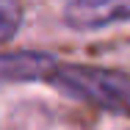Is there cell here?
Listing matches in <instances>:
<instances>
[{
    "label": "cell",
    "mask_w": 130,
    "mask_h": 130,
    "mask_svg": "<svg viewBox=\"0 0 130 130\" xmlns=\"http://www.w3.org/2000/svg\"><path fill=\"white\" fill-rule=\"evenodd\" d=\"M50 83L75 97L80 103H89L100 111L130 116V75L119 69H105L91 64H61L55 67Z\"/></svg>",
    "instance_id": "obj_1"
},
{
    "label": "cell",
    "mask_w": 130,
    "mask_h": 130,
    "mask_svg": "<svg viewBox=\"0 0 130 130\" xmlns=\"http://www.w3.org/2000/svg\"><path fill=\"white\" fill-rule=\"evenodd\" d=\"M58 58L42 50L0 53V83H50Z\"/></svg>",
    "instance_id": "obj_3"
},
{
    "label": "cell",
    "mask_w": 130,
    "mask_h": 130,
    "mask_svg": "<svg viewBox=\"0 0 130 130\" xmlns=\"http://www.w3.org/2000/svg\"><path fill=\"white\" fill-rule=\"evenodd\" d=\"M64 22L72 30H100L130 22V0H69Z\"/></svg>",
    "instance_id": "obj_2"
},
{
    "label": "cell",
    "mask_w": 130,
    "mask_h": 130,
    "mask_svg": "<svg viewBox=\"0 0 130 130\" xmlns=\"http://www.w3.org/2000/svg\"><path fill=\"white\" fill-rule=\"evenodd\" d=\"M22 28V6L20 0H0V44L11 42Z\"/></svg>",
    "instance_id": "obj_4"
}]
</instances>
